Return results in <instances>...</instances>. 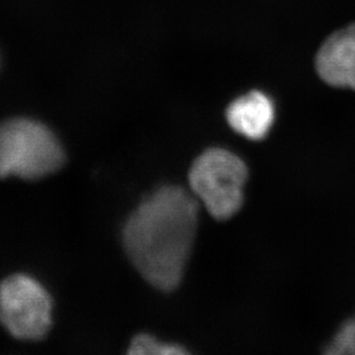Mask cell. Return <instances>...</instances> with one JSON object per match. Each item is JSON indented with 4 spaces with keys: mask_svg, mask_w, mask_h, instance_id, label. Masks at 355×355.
Returning <instances> with one entry per match:
<instances>
[{
    "mask_svg": "<svg viewBox=\"0 0 355 355\" xmlns=\"http://www.w3.org/2000/svg\"><path fill=\"white\" fill-rule=\"evenodd\" d=\"M198 202L179 186H165L128 217L123 243L135 269L164 292L175 290L184 277L198 229Z\"/></svg>",
    "mask_w": 355,
    "mask_h": 355,
    "instance_id": "cell-1",
    "label": "cell"
},
{
    "mask_svg": "<svg viewBox=\"0 0 355 355\" xmlns=\"http://www.w3.org/2000/svg\"><path fill=\"white\" fill-rule=\"evenodd\" d=\"M65 161L57 137L34 120H8L0 125V178L26 180L55 173Z\"/></svg>",
    "mask_w": 355,
    "mask_h": 355,
    "instance_id": "cell-2",
    "label": "cell"
},
{
    "mask_svg": "<svg viewBox=\"0 0 355 355\" xmlns=\"http://www.w3.org/2000/svg\"><path fill=\"white\" fill-rule=\"evenodd\" d=\"M248 170L241 158L222 148L198 156L189 171L191 193L218 220L231 218L243 203Z\"/></svg>",
    "mask_w": 355,
    "mask_h": 355,
    "instance_id": "cell-3",
    "label": "cell"
},
{
    "mask_svg": "<svg viewBox=\"0 0 355 355\" xmlns=\"http://www.w3.org/2000/svg\"><path fill=\"white\" fill-rule=\"evenodd\" d=\"M52 299L37 280L14 275L0 284V322L10 335L38 340L52 325Z\"/></svg>",
    "mask_w": 355,
    "mask_h": 355,
    "instance_id": "cell-4",
    "label": "cell"
},
{
    "mask_svg": "<svg viewBox=\"0 0 355 355\" xmlns=\"http://www.w3.org/2000/svg\"><path fill=\"white\" fill-rule=\"evenodd\" d=\"M316 69L330 86L355 90V24L325 40L316 55Z\"/></svg>",
    "mask_w": 355,
    "mask_h": 355,
    "instance_id": "cell-5",
    "label": "cell"
},
{
    "mask_svg": "<svg viewBox=\"0 0 355 355\" xmlns=\"http://www.w3.org/2000/svg\"><path fill=\"white\" fill-rule=\"evenodd\" d=\"M230 126L250 140H262L275 121V105L261 92H252L231 103L226 111Z\"/></svg>",
    "mask_w": 355,
    "mask_h": 355,
    "instance_id": "cell-6",
    "label": "cell"
},
{
    "mask_svg": "<svg viewBox=\"0 0 355 355\" xmlns=\"http://www.w3.org/2000/svg\"><path fill=\"white\" fill-rule=\"evenodd\" d=\"M126 355H191L177 344L159 342L150 335L141 334L134 337Z\"/></svg>",
    "mask_w": 355,
    "mask_h": 355,
    "instance_id": "cell-7",
    "label": "cell"
},
{
    "mask_svg": "<svg viewBox=\"0 0 355 355\" xmlns=\"http://www.w3.org/2000/svg\"><path fill=\"white\" fill-rule=\"evenodd\" d=\"M324 355H355V316L340 327L325 347Z\"/></svg>",
    "mask_w": 355,
    "mask_h": 355,
    "instance_id": "cell-8",
    "label": "cell"
}]
</instances>
